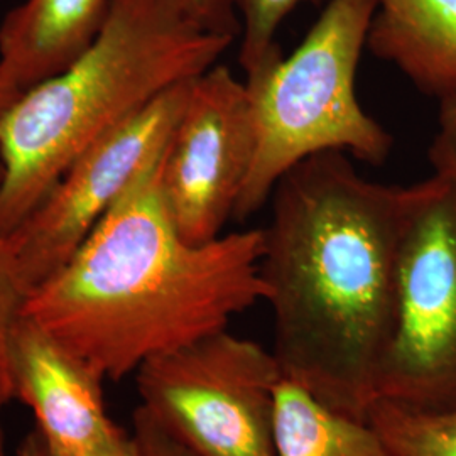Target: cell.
<instances>
[{
    "label": "cell",
    "instance_id": "17",
    "mask_svg": "<svg viewBox=\"0 0 456 456\" xmlns=\"http://www.w3.org/2000/svg\"><path fill=\"white\" fill-rule=\"evenodd\" d=\"M428 158L435 173L456 176V98L440 102L438 132L429 146Z\"/></svg>",
    "mask_w": 456,
    "mask_h": 456
},
{
    "label": "cell",
    "instance_id": "4",
    "mask_svg": "<svg viewBox=\"0 0 456 456\" xmlns=\"http://www.w3.org/2000/svg\"><path fill=\"white\" fill-rule=\"evenodd\" d=\"M377 0H328L303 43L250 69L245 80L256 120V156L233 220L269 201L293 166L320 152L386 163L394 139L360 105L355 78Z\"/></svg>",
    "mask_w": 456,
    "mask_h": 456
},
{
    "label": "cell",
    "instance_id": "18",
    "mask_svg": "<svg viewBox=\"0 0 456 456\" xmlns=\"http://www.w3.org/2000/svg\"><path fill=\"white\" fill-rule=\"evenodd\" d=\"M190 14L213 34L235 39L242 33L233 0H183Z\"/></svg>",
    "mask_w": 456,
    "mask_h": 456
},
{
    "label": "cell",
    "instance_id": "12",
    "mask_svg": "<svg viewBox=\"0 0 456 456\" xmlns=\"http://www.w3.org/2000/svg\"><path fill=\"white\" fill-rule=\"evenodd\" d=\"M274 456H394L367 418L330 408L299 384L277 389Z\"/></svg>",
    "mask_w": 456,
    "mask_h": 456
},
{
    "label": "cell",
    "instance_id": "9",
    "mask_svg": "<svg viewBox=\"0 0 456 456\" xmlns=\"http://www.w3.org/2000/svg\"><path fill=\"white\" fill-rule=\"evenodd\" d=\"M7 369L12 399L33 411L54 452L95 455L126 433L107 412L103 379L22 311L11 330Z\"/></svg>",
    "mask_w": 456,
    "mask_h": 456
},
{
    "label": "cell",
    "instance_id": "14",
    "mask_svg": "<svg viewBox=\"0 0 456 456\" xmlns=\"http://www.w3.org/2000/svg\"><path fill=\"white\" fill-rule=\"evenodd\" d=\"M4 178V166L0 161V183ZM28 297V289L22 282L19 261H17V244L12 237H0V456H5V429H4V412L14 401L9 382L7 369V346L11 330L20 314L24 301Z\"/></svg>",
    "mask_w": 456,
    "mask_h": 456
},
{
    "label": "cell",
    "instance_id": "20",
    "mask_svg": "<svg viewBox=\"0 0 456 456\" xmlns=\"http://www.w3.org/2000/svg\"><path fill=\"white\" fill-rule=\"evenodd\" d=\"M24 90H20L16 83L12 82L4 71H0V124L4 122L5 115L16 105L17 100L22 97Z\"/></svg>",
    "mask_w": 456,
    "mask_h": 456
},
{
    "label": "cell",
    "instance_id": "11",
    "mask_svg": "<svg viewBox=\"0 0 456 456\" xmlns=\"http://www.w3.org/2000/svg\"><path fill=\"white\" fill-rule=\"evenodd\" d=\"M367 48L424 95L456 98V0H377Z\"/></svg>",
    "mask_w": 456,
    "mask_h": 456
},
{
    "label": "cell",
    "instance_id": "5",
    "mask_svg": "<svg viewBox=\"0 0 456 456\" xmlns=\"http://www.w3.org/2000/svg\"><path fill=\"white\" fill-rule=\"evenodd\" d=\"M282 380L273 350L228 328L135 372L141 406L200 456H274Z\"/></svg>",
    "mask_w": 456,
    "mask_h": 456
},
{
    "label": "cell",
    "instance_id": "15",
    "mask_svg": "<svg viewBox=\"0 0 456 456\" xmlns=\"http://www.w3.org/2000/svg\"><path fill=\"white\" fill-rule=\"evenodd\" d=\"M303 2L320 4L322 0H233L242 26L239 63L245 73L282 51L277 43V31Z\"/></svg>",
    "mask_w": 456,
    "mask_h": 456
},
{
    "label": "cell",
    "instance_id": "8",
    "mask_svg": "<svg viewBox=\"0 0 456 456\" xmlns=\"http://www.w3.org/2000/svg\"><path fill=\"white\" fill-rule=\"evenodd\" d=\"M256 142L245 82L224 65L196 77L161 173L164 201L184 240L207 244L222 235L250 175Z\"/></svg>",
    "mask_w": 456,
    "mask_h": 456
},
{
    "label": "cell",
    "instance_id": "19",
    "mask_svg": "<svg viewBox=\"0 0 456 456\" xmlns=\"http://www.w3.org/2000/svg\"><path fill=\"white\" fill-rule=\"evenodd\" d=\"M17 456H66L54 452L45 438L41 436V433L34 428L33 431H29L22 441L17 446ZM90 456H139L137 444L134 441L132 433H124L118 440L114 441L110 446L103 448L102 452H98L95 455Z\"/></svg>",
    "mask_w": 456,
    "mask_h": 456
},
{
    "label": "cell",
    "instance_id": "7",
    "mask_svg": "<svg viewBox=\"0 0 456 456\" xmlns=\"http://www.w3.org/2000/svg\"><path fill=\"white\" fill-rule=\"evenodd\" d=\"M191 82L171 86L86 147L11 235L28 294L73 257L135 176L167 147Z\"/></svg>",
    "mask_w": 456,
    "mask_h": 456
},
{
    "label": "cell",
    "instance_id": "3",
    "mask_svg": "<svg viewBox=\"0 0 456 456\" xmlns=\"http://www.w3.org/2000/svg\"><path fill=\"white\" fill-rule=\"evenodd\" d=\"M235 39L183 0H112L97 37L26 90L0 124V237H11L83 151L175 85L216 65Z\"/></svg>",
    "mask_w": 456,
    "mask_h": 456
},
{
    "label": "cell",
    "instance_id": "16",
    "mask_svg": "<svg viewBox=\"0 0 456 456\" xmlns=\"http://www.w3.org/2000/svg\"><path fill=\"white\" fill-rule=\"evenodd\" d=\"M132 436L139 456H200L141 404L132 414Z\"/></svg>",
    "mask_w": 456,
    "mask_h": 456
},
{
    "label": "cell",
    "instance_id": "6",
    "mask_svg": "<svg viewBox=\"0 0 456 456\" xmlns=\"http://www.w3.org/2000/svg\"><path fill=\"white\" fill-rule=\"evenodd\" d=\"M375 399L456 408V176L435 173L418 183L399 252L397 322Z\"/></svg>",
    "mask_w": 456,
    "mask_h": 456
},
{
    "label": "cell",
    "instance_id": "2",
    "mask_svg": "<svg viewBox=\"0 0 456 456\" xmlns=\"http://www.w3.org/2000/svg\"><path fill=\"white\" fill-rule=\"evenodd\" d=\"M166 149L22 306L103 380L227 330L233 316L265 301L264 230L184 240L164 201Z\"/></svg>",
    "mask_w": 456,
    "mask_h": 456
},
{
    "label": "cell",
    "instance_id": "10",
    "mask_svg": "<svg viewBox=\"0 0 456 456\" xmlns=\"http://www.w3.org/2000/svg\"><path fill=\"white\" fill-rule=\"evenodd\" d=\"M112 0H24L0 24V71L20 90L61 73L88 48Z\"/></svg>",
    "mask_w": 456,
    "mask_h": 456
},
{
    "label": "cell",
    "instance_id": "13",
    "mask_svg": "<svg viewBox=\"0 0 456 456\" xmlns=\"http://www.w3.org/2000/svg\"><path fill=\"white\" fill-rule=\"evenodd\" d=\"M367 419L394 456H456V408L421 411L375 399Z\"/></svg>",
    "mask_w": 456,
    "mask_h": 456
},
{
    "label": "cell",
    "instance_id": "1",
    "mask_svg": "<svg viewBox=\"0 0 456 456\" xmlns=\"http://www.w3.org/2000/svg\"><path fill=\"white\" fill-rule=\"evenodd\" d=\"M418 195L367 180L345 152L293 166L269 198L261 276L284 379L367 418L397 322L403 235Z\"/></svg>",
    "mask_w": 456,
    "mask_h": 456
}]
</instances>
